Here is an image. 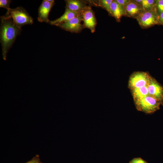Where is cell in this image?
Masks as SVG:
<instances>
[{"instance_id": "cell-1", "label": "cell", "mask_w": 163, "mask_h": 163, "mask_svg": "<svg viewBox=\"0 0 163 163\" xmlns=\"http://www.w3.org/2000/svg\"><path fill=\"white\" fill-rule=\"evenodd\" d=\"M0 38L3 59L6 60L7 53L11 47L21 29L18 27L9 16L0 17Z\"/></svg>"}, {"instance_id": "cell-2", "label": "cell", "mask_w": 163, "mask_h": 163, "mask_svg": "<svg viewBox=\"0 0 163 163\" xmlns=\"http://www.w3.org/2000/svg\"><path fill=\"white\" fill-rule=\"evenodd\" d=\"M5 15L10 16L15 24L20 29L23 26L32 24L33 23V18L22 7L10 8L7 11Z\"/></svg>"}, {"instance_id": "cell-3", "label": "cell", "mask_w": 163, "mask_h": 163, "mask_svg": "<svg viewBox=\"0 0 163 163\" xmlns=\"http://www.w3.org/2000/svg\"><path fill=\"white\" fill-rule=\"evenodd\" d=\"M137 109L146 113H153L160 109L163 102L149 95L134 101Z\"/></svg>"}, {"instance_id": "cell-4", "label": "cell", "mask_w": 163, "mask_h": 163, "mask_svg": "<svg viewBox=\"0 0 163 163\" xmlns=\"http://www.w3.org/2000/svg\"><path fill=\"white\" fill-rule=\"evenodd\" d=\"M151 76L146 72H134L129 77L128 82L129 88L131 90L148 85Z\"/></svg>"}, {"instance_id": "cell-5", "label": "cell", "mask_w": 163, "mask_h": 163, "mask_svg": "<svg viewBox=\"0 0 163 163\" xmlns=\"http://www.w3.org/2000/svg\"><path fill=\"white\" fill-rule=\"evenodd\" d=\"M158 16L155 10H153L143 12L136 19L142 28L147 29L158 23Z\"/></svg>"}, {"instance_id": "cell-6", "label": "cell", "mask_w": 163, "mask_h": 163, "mask_svg": "<svg viewBox=\"0 0 163 163\" xmlns=\"http://www.w3.org/2000/svg\"><path fill=\"white\" fill-rule=\"evenodd\" d=\"M82 18L81 15L78 16L71 20L60 24L57 26L62 29L72 33H77L84 28L81 24Z\"/></svg>"}, {"instance_id": "cell-7", "label": "cell", "mask_w": 163, "mask_h": 163, "mask_svg": "<svg viewBox=\"0 0 163 163\" xmlns=\"http://www.w3.org/2000/svg\"><path fill=\"white\" fill-rule=\"evenodd\" d=\"M81 15L82 18L84 27L89 29L92 33H94L97 22L94 13L91 6H88Z\"/></svg>"}, {"instance_id": "cell-8", "label": "cell", "mask_w": 163, "mask_h": 163, "mask_svg": "<svg viewBox=\"0 0 163 163\" xmlns=\"http://www.w3.org/2000/svg\"><path fill=\"white\" fill-rule=\"evenodd\" d=\"M54 4V0H43L42 1L38 10L37 19L39 21L48 23L50 21L48 18L49 14Z\"/></svg>"}, {"instance_id": "cell-9", "label": "cell", "mask_w": 163, "mask_h": 163, "mask_svg": "<svg viewBox=\"0 0 163 163\" xmlns=\"http://www.w3.org/2000/svg\"><path fill=\"white\" fill-rule=\"evenodd\" d=\"M147 87L149 95L163 102V87L151 76Z\"/></svg>"}, {"instance_id": "cell-10", "label": "cell", "mask_w": 163, "mask_h": 163, "mask_svg": "<svg viewBox=\"0 0 163 163\" xmlns=\"http://www.w3.org/2000/svg\"><path fill=\"white\" fill-rule=\"evenodd\" d=\"M124 7L126 16L129 18L136 19L144 11L142 7L133 0H130Z\"/></svg>"}, {"instance_id": "cell-11", "label": "cell", "mask_w": 163, "mask_h": 163, "mask_svg": "<svg viewBox=\"0 0 163 163\" xmlns=\"http://www.w3.org/2000/svg\"><path fill=\"white\" fill-rule=\"evenodd\" d=\"M108 13L110 15L114 17L117 22L120 21L123 16H126L124 6L119 4L116 0H113L112 2Z\"/></svg>"}, {"instance_id": "cell-12", "label": "cell", "mask_w": 163, "mask_h": 163, "mask_svg": "<svg viewBox=\"0 0 163 163\" xmlns=\"http://www.w3.org/2000/svg\"><path fill=\"white\" fill-rule=\"evenodd\" d=\"M65 1L66 7L80 15L88 6L85 2L81 0H67Z\"/></svg>"}, {"instance_id": "cell-13", "label": "cell", "mask_w": 163, "mask_h": 163, "mask_svg": "<svg viewBox=\"0 0 163 163\" xmlns=\"http://www.w3.org/2000/svg\"><path fill=\"white\" fill-rule=\"evenodd\" d=\"M80 15L67 7L63 14L59 18L53 21H50L48 23L51 25L57 26L59 24L67 22L74 18Z\"/></svg>"}, {"instance_id": "cell-14", "label": "cell", "mask_w": 163, "mask_h": 163, "mask_svg": "<svg viewBox=\"0 0 163 163\" xmlns=\"http://www.w3.org/2000/svg\"><path fill=\"white\" fill-rule=\"evenodd\" d=\"M148 85L131 90L134 101L139 100L149 95Z\"/></svg>"}, {"instance_id": "cell-15", "label": "cell", "mask_w": 163, "mask_h": 163, "mask_svg": "<svg viewBox=\"0 0 163 163\" xmlns=\"http://www.w3.org/2000/svg\"><path fill=\"white\" fill-rule=\"evenodd\" d=\"M156 2L154 0H142V7L144 11L155 10Z\"/></svg>"}, {"instance_id": "cell-16", "label": "cell", "mask_w": 163, "mask_h": 163, "mask_svg": "<svg viewBox=\"0 0 163 163\" xmlns=\"http://www.w3.org/2000/svg\"><path fill=\"white\" fill-rule=\"evenodd\" d=\"M113 0H100L96 1V3L94 4L96 5L100 6L109 11L110 5Z\"/></svg>"}, {"instance_id": "cell-17", "label": "cell", "mask_w": 163, "mask_h": 163, "mask_svg": "<svg viewBox=\"0 0 163 163\" xmlns=\"http://www.w3.org/2000/svg\"><path fill=\"white\" fill-rule=\"evenodd\" d=\"M155 10L159 13L160 14L163 12V0L156 1Z\"/></svg>"}, {"instance_id": "cell-18", "label": "cell", "mask_w": 163, "mask_h": 163, "mask_svg": "<svg viewBox=\"0 0 163 163\" xmlns=\"http://www.w3.org/2000/svg\"><path fill=\"white\" fill-rule=\"evenodd\" d=\"M11 1L9 0H0V7L5 8L8 11L10 9L9 5Z\"/></svg>"}, {"instance_id": "cell-19", "label": "cell", "mask_w": 163, "mask_h": 163, "mask_svg": "<svg viewBox=\"0 0 163 163\" xmlns=\"http://www.w3.org/2000/svg\"><path fill=\"white\" fill-rule=\"evenodd\" d=\"M25 163H42L41 161L39 155H36L33 157L30 160Z\"/></svg>"}, {"instance_id": "cell-20", "label": "cell", "mask_w": 163, "mask_h": 163, "mask_svg": "<svg viewBox=\"0 0 163 163\" xmlns=\"http://www.w3.org/2000/svg\"><path fill=\"white\" fill-rule=\"evenodd\" d=\"M129 163H148L147 161L140 158H135L132 160Z\"/></svg>"}, {"instance_id": "cell-21", "label": "cell", "mask_w": 163, "mask_h": 163, "mask_svg": "<svg viewBox=\"0 0 163 163\" xmlns=\"http://www.w3.org/2000/svg\"><path fill=\"white\" fill-rule=\"evenodd\" d=\"M119 4L124 6L127 4L130 0H116Z\"/></svg>"}, {"instance_id": "cell-22", "label": "cell", "mask_w": 163, "mask_h": 163, "mask_svg": "<svg viewBox=\"0 0 163 163\" xmlns=\"http://www.w3.org/2000/svg\"><path fill=\"white\" fill-rule=\"evenodd\" d=\"M159 23L163 24V12L159 15L158 23Z\"/></svg>"}, {"instance_id": "cell-23", "label": "cell", "mask_w": 163, "mask_h": 163, "mask_svg": "<svg viewBox=\"0 0 163 163\" xmlns=\"http://www.w3.org/2000/svg\"><path fill=\"white\" fill-rule=\"evenodd\" d=\"M133 1L142 7V0H133Z\"/></svg>"}]
</instances>
